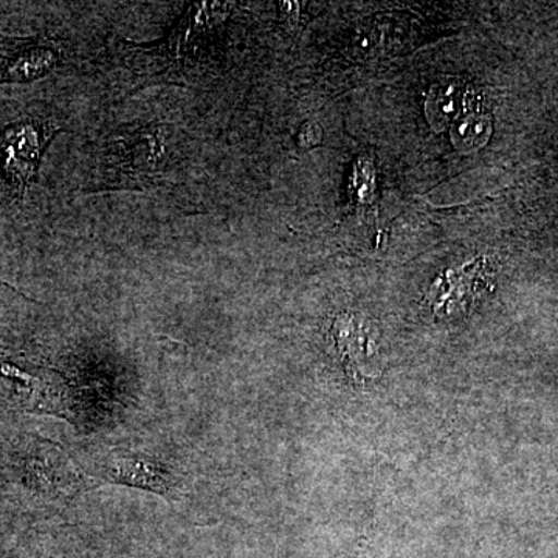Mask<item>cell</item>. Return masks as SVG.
Segmentation results:
<instances>
[{"label": "cell", "instance_id": "cell-1", "mask_svg": "<svg viewBox=\"0 0 558 558\" xmlns=\"http://www.w3.org/2000/svg\"><path fill=\"white\" fill-rule=\"evenodd\" d=\"M51 132L46 124L27 120L10 124L0 135V163L11 185L21 194L36 178L40 154Z\"/></svg>", "mask_w": 558, "mask_h": 558}, {"label": "cell", "instance_id": "cell-2", "mask_svg": "<svg viewBox=\"0 0 558 558\" xmlns=\"http://www.w3.org/2000/svg\"><path fill=\"white\" fill-rule=\"evenodd\" d=\"M333 340L344 369L352 380L360 384L377 376L376 354L362 323L343 315L333 323Z\"/></svg>", "mask_w": 558, "mask_h": 558}, {"label": "cell", "instance_id": "cell-3", "mask_svg": "<svg viewBox=\"0 0 558 558\" xmlns=\"http://www.w3.org/2000/svg\"><path fill=\"white\" fill-rule=\"evenodd\" d=\"M105 470L106 478L113 483L148 488L165 497H170L171 492L178 486L174 473L170 469L165 468L160 462L137 457V454H117L109 459Z\"/></svg>", "mask_w": 558, "mask_h": 558}, {"label": "cell", "instance_id": "cell-4", "mask_svg": "<svg viewBox=\"0 0 558 558\" xmlns=\"http://www.w3.org/2000/svg\"><path fill=\"white\" fill-rule=\"evenodd\" d=\"M469 106V95L458 81L436 84L429 92L427 112L433 130L442 131L451 126Z\"/></svg>", "mask_w": 558, "mask_h": 558}, {"label": "cell", "instance_id": "cell-5", "mask_svg": "<svg viewBox=\"0 0 558 558\" xmlns=\"http://www.w3.org/2000/svg\"><path fill=\"white\" fill-rule=\"evenodd\" d=\"M492 123L488 116L470 108L451 124V140L459 150H475L486 145Z\"/></svg>", "mask_w": 558, "mask_h": 558}, {"label": "cell", "instance_id": "cell-6", "mask_svg": "<svg viewBox=\"0 0 558 558\" xmlns=\"http://www.w3.org/2000/svg\"><path fill=\"white\" fill-rule=\"evenodd\" d=\"M57 61V53L50 49L38 47V49L24 51L7 65L5 78L25 81L39 78L50 72Z\"/></svg>", "mask_w": 558, "mask_h": 558}, {"label": "cell", "instance_id": "cell-7", "mask_svg": "<svg viewBox=\"0 0 558 558\" xmlns=\"http://www.w3.org/2000/svg\"><path fill=\"white\" fill-rule=\"evenodd\" d=\"M319 140H322V130L317 124H306L300 132V145L303 148L318 145Z\"/></svg>", "mask_w": 558, "mask_h": 558}, {"label": "cell", "instance_id": "cell-8", "mask_svg": "<svg viewBox=\"0 0 558 558\" xmlns=\"http://www.w3.org/2000/svg\"><path fill=\"white\" fill-rule=\"evenodd\" d=\"M337 558H348V557H344V556H340V557H337Z\"/></svg>", "mask_w": 558, "mask_h": 558}]
</instances>
